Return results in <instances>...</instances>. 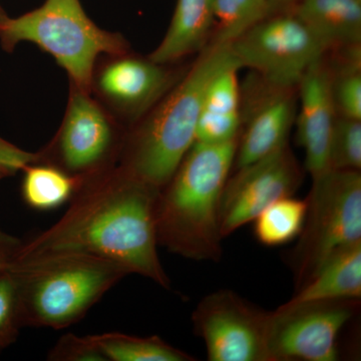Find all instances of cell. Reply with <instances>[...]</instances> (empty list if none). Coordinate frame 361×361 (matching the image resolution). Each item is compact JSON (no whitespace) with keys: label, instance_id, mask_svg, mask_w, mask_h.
Wrapping results in <instances>:
<instances>
[{"label":"cell","instance_id":"6da1fadb","mask_svg":"<svg viewBox=\"0 0 361 361\" xmlns=\"http://www.w3.org/2000/svg\"><path fill=\"white\" fill-rule=\"evenodd\" d=\"M159 192L122 167L78 183L65 215L20 243L7 268L80 254L114 261L129 274L141 275L170 289V278L158 254Z\"/></svg>","mask_w":361,"mask_h":361},{"label":"cell","instance_id":"7a4b0ae2","mask_svg":"<svg viewBox=\"0 0 361 361\" xmlns=\"http://www.w3.org/2000/svg\"><path fill=\"white\" fill-rule=\"evenodd\" d=\"M237 145L238 139L215 145L195 142L159 192V245L190 260H221L224 238L220 230V201L234 166Z\"/></svg>","mask_w":361,"mask_h":361},{"label":"cell","instance_id":"3957f363","mask_svg":"<svg viewBox=\"0 0 361 361\" xmlns=\"http://www.w3.org/2000/svg\"><path fill=\"white\" fill-rule=\"evenodd\" d=\"M238 66L230 44L210 42L151 115L123 140L120 167L161 189L196 142L202 104L209 84L227 68Z\"/></svg>","mask_w":361,"mask_h":361},{"label":"cell","instance_id":"277c9868","mask_svg":"<svg viewBox=\"0 0 361 361\" xmlns=\"http://www.w3.org/2000/svg\"><path fill=\"white\" fill-rule=\"evenodd\" d=\"M16 277L21 325L63 329L80 322L129 275L108 259L59 255L8 268Z\"/></svg>","mask_w":361,"mask_h":361},{"label":"cell","instance_id":"5b68a950","mask_svg":"<svg viewBox=\"0 0 361 361\" xmlns=\"http://www.w3.org/2000/svg\"><path fill=\"white\" fill-rule=\"evenodd\" d=\"M32 42L51 54L70 75L77 89L89 92L94 66L102 54L123 56L128 44L118 33L106 32L87 16L80 0H45L39 8L0 18V42L13 51Z\"/></svg>","mask_w":361,"mask_h":361},{"label":"cell","instance_id":"8992f818","mask_svg":"<svg viewBox=\"0 0 361 361\" xmlns=\"http://www.w3.org/2000/svg\"><path fill=\"white\" fill-rule=\"evenodd\" d=\"M312 180L302 230L286 255L295 291L331 256L361 242L360 171L329 169Z\"/></svg>","mask_w":361,"mask_h":361},{"label":"cell","instance_id":"52a82bcc","mask_svg":"<svg viewBox=\"0 0 361 361\" xmlns=\"http://www.w3.org/2000/svg\"><path fill=\"white\" fill-rule=\"evenodd\" d=\"M272 311L254 305L229 289L204 297L195 308V334L210 361H273L270 353Z\"/></svg>","mask_w":361,"mask_h":361},{"label":"cell","instance_id":"ba28073f","mask_svg":"<svg viewBox=\"0 0 361 361\" xmlns=\"http://www.w3.org/2000/svg\"><path fill=\"white\" fill-rule=\"evenodd\" d=\"M230 47L241 68H251L271 85L292 89L325 56L322 44L293 13L268 16Z\"/></svg>","mask_w":361,"mask_h":361},{"label":"cell","instance_id":"9c48e42d","mask_svg":"<svg viewBox=\"0 0 361 361\" xmlns=\"http://www.w3.org/2000/svg\"><path fill=\"white\" fill-rule=\"evenodd\" d=\"M123 144L89 92L75 87L63 126L51 146L39 153V161L61 169L78 184L114 168Z\"/></svg>","mask_w":361,"mask_h":361},{"label":"cell","instance_id":"30bf717a","mask_svg":"<svg viewBox=\"0 0 361 361\" xmlns=\"http://www.w3.org/2000/svg\"><path fill=\"white\" fill-rule=\"evenodd\" d=\"M360 301L286 302L272 311V360L336 361L339 334L357 312Z\"/></svg>","mask_w":361,"mask_h":361},{"label":"cell","instance_id":"8fae6325","mask_svg":"<svg viewBox=\"0 0 361 361\" xmlns=\"http://www.w3.org/2000/svg\"><path fill=\"white\" fill-rule=\"evenodd\" d=\"M236 171L228 178L221 196L223 238L254 221L274 202L294 196L304 180L303 169L288 144Z\"/></svg>","mask_w":361,"mask_h":361},{"label":"cell","instance_id":"7c38bea8","mask_svg":"<svg viewBox=\"0 0 361 361\" xmlns=\"http://www.w3.org/2000/svg\"><path fill=\"white\" fill-rule=\"evenodd\" d=\"M297 87H281L254 73L241 89V129L235 168L265 158L288 144L296 118Z\"/></svg>","mask_w":361,"mask_h":361},{"label":"cell","instance_id":"4fadbf2b","mask_svg":"<svg viewBox=\"0 0 361 361\" xmlns=\"http://www.w3.org/2000/svg\"><path fill=\"white\" fill-rule=\"evenodd\" d=\"M297 90L300 99L297 139L305 152L306 170L313 178L329 170L330 137L337 116L325 56L306 71Z\"/></svg>","mask_w":361,"mask_h":361},{"label":"cell","instance_id":"5bb4252c","mask_svg":"<svg viewBox=\"0 0 361 361\" xmlns=\"http://www.w3.org/2000/svg\"><path fill=\"white\" fill-rule=\"evenodd\" d=\"M97 84L102 96L132 120L151 110L174 85L165 66L127 54L104 66Z\"/></svg>","mask_w":361,"mask_h":361},{"label":"cell","instance_id":"9a60e30c","mask_svg":"<svg viewBox=\"0 0 361 361\" xmlns=\"http://www.w3.org/2000/svg\"><path fill=\"white\" fill-rule=\"evenodd\" d=\"M293 14L314 35L325 54L361 44L360 0H301Z\"/></svg>","mask_w":361,"mask_h":361},{"label":"cell","instance_id":"2e32d148","mask_svg":"<svg viewBox=\"0 0 361 361\" xmlns=\"http://www.w3.org/2000/svg\"><path fill=\"white\" fill-rule=\"evenodd\" d=\"M238 66L227 68L213 78L207 87L196 142L224 144L238 139L241 129V87Z\"/></svg>","mask_w":361,"mask_h":361},{"label":"cell","instance_id":"e0dca14e","mask_svg":"<svg viewBox=\"0 0 361 361\" xmlns=\"http://www.w3.org/2000/svg\"><path fill=\"white\" fill-rule=\"evenodd\" d=\"M214 25L211 0H178L168 32L149 59L166 66L200 54L212 39Z\"/></svg>","mask_w":361,"mask_h":361},{"label":"cell","instance_id":"ac0fdd59","mask_svg":"<svg viewBox=\"0 0 361 361\" xmlns=\"http://www.w3.org/2000/svg\"><path fill=\"white\" fill-rule=\"evenodd\" d=\"M361 242L331 256L287 303L310 301L360 300Z\"/></svg>","mask_w":361,"mask_h":361},{"label":"cell","instance_id":"d6986e66","mask_svg":"<svg viewBox=\"0 0 361 361\" xmlns=\"http://www.w3.org/2000/svg\"><path fill=\"white\" fill-rule=\"evenodd\" d=\"M90 337L108 361L196 360L194 356L157 336L140 337L121 332H106Z\"/></svg>","mask_w":361,"mask_h":361},{"label":"cell","instance_id":"ffe728a7","mask_svg":"<svg viewBox=\"0 0 361 361\" xmlns=\"http://www.w3.org/2000/svg\"><path fill=\"white\" fill-rule=\"evenodd\" d=\"M332 97L336 115L361 120V44L329 52Z\"/></svg>","mask_w":361,"mask_h":361},{"label":"cell","instance_id":"44dd1931","mask_svg":"<svg viewBox=\"0 0 361 361\" xmlns=\"http://www.w3.org/2000/svg\"><path fill=\"white\" fill-rule=\"evenodd\" d=\"M23 198L37 210H51L70 201L78 180L51 164L37 161L25 169Z\"/></svg>","mask_w":361,"mask_h":361},{"label":"cell","instance_id":"7402d4cb","mask_svg":"<svg viewBox=\"0 0 361 361\" xmlns=\"http://www.w3.org/2000/svg\"><path fill=\"white\" fill-rule=\"evenodd\" d=\"M307 200L284 197L268 206L254 219V235L259 243L276 247L290 243L302 230Z\"/></svg>","mask_w":361,"mask_h":361},{"label":"cell","instance_id":"603a6c76","mask_svg":"<svg viewBox=\"0 0 361 361\" xmlns=\"http://www.w3.org/2000/svg\"><path fill=\"white\" fill-rule=\"evenodd\" d=\"M215 28L211 42L231 44L272 13L268 0H211Z\"/></svg>","mask_w":361,"mask_h":361},{"label":"cell","instance_id":"cb8c5ba5","mask_svg":"<svg viewBox=\"0 0 361 361\" xmlns=\"http://www.w3.org/2000/svg\"><path fill=\"white\" fill-rule=\"evenodd\" d=\"M329 169L360 171L361 120L336 116L330 137Z\"/></svg>","mask_w":361,"mask_h":361},{"label":"cell","instance_id":"d4e9b609","mask_svg":"<svg viewBox=\"0 0 361 361\" xmlns=\"http://www.w3.org/2000/svg\"><path fill=\"white\" fill-rule=\"evenodd\" d=\"M21 326L16 277L8 268L0 270V346L18 334Z\"/></svg>","mask_w":361,"mask_h":361},{"label":"cell","instance_id":"484cf974","mask_svg":"<svg viewBox=\"0 0 361 361\" xmlns=\"http://www.w3.org/2000/svg\"><path fill=\"white\" fill-rule=\"evenodd\" d=\"M51 361H108L90 336L66 334L52 346L47 355Z\"/></svg>","mask_w":361,"mask_h":361},{"label":"cell","instance_id":"4316f807","mask_svg":"<svg viewBox=\"0 0 361 361\" xmlns=\"http://www.w3.org/2000/svg\"><path fill=\"white\" fill-rule=\"evenodd\" d=\"M39 153L23 151L0 137V167L9 174L25 170L32 164L39 161Z\"/></svg>","mask_w":361,"mask_h":361},{"label":"cell","instance_id":"83f0119b","mask_svg":"<svg viewBox=\"0 0 361 361\" xmlns=\"http://www.w3.org/2000/svg\"><path fill=\"white\" fill-rule=\"evenodd\" d=\"M20 244V242L18 240L0 235V270L8 267L14 252Z\"/></svg>","mask_w":361,"mask_h":361},{"label":"cell","instance_id":"f1b7e54d","mask_svg":"<svg viewBox=\"0 0 361 361\" xmlns=\"http://www.w3.org/2000/svg\"><path fill=\"white\" fill-rule=\"evenodd\" d=\"M269 1L271 11H275L279 8H283L285 6H293V4H298L301 0H268Z\"/></svg>","mask_w":361,"mask_h":361},{"label":"cell","instance_id":"f546056e","mask_svg":"<svg viewBox=\"0 0 361 361\" xmlns=\"http://www.w3.org/2000/svg\"><path fill=\"white\" fill-rule=\"evenodd\" d=\"M9 173L7 172L6 170H4V168L0 167V180L2 179V178L4 177V176L8 175Z\"/></svg>","mask_w":361,"mask_h":361},{"label":"cell","instance_id":"4dcf8cb0","mask_svg":"<svg viewBox=\"0 0 361 361\" xmlns=\"http://www.w3.org/2000/svg\"><path fill=\"white\" fill-rule=\"evenodd\" d=\"M4 16H6V14L2 13V11H0V18H4Z\"/></svg>","mask_w":361,"mask_h":361},{"label":"cell","instance_id":"1f68e13d","mask_svg":"<svg viewBox=\"0 0 361 361\" xmlns=\"http://www.w3.org/2000/svg\"><path fill=\"white\" fill-rule=\"evenodd\" d=\"M360 1H361V0H360Z\"/></svg>","mask_w":361,"mask_h":361}]
</instances>
